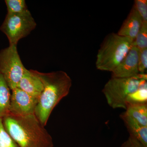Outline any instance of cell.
<instances>
[{"mask_svg":"<svg viewBox=\"0 0 147 147\" xmlns=\"http://www.w3.org/2000/svg\"><path fill=\"white\" fill-rule=\"evenodd\" d=\"M36 26L34 18L28 9L22 13H7L0 30L7 37L9 45L17 46L19 40L28 36Z\"/></svg>","mask_w":147,"mask_h":147,"instance_id":"5","label":"cell"},{"mask_svg":"<svg viewBox=\"0 0 147 147\" xmlns=\"http://www.w3.org/2000/svg\"><path fill=\"white\" fill-rule=\"evenodd\" d=\"M134 6L142 18L143 23L147 24V0H135Z\"/></svg>","mask_w":147,"mask_h":147,"instance_id":"18","label":"cell"},{"mask_svg":"<svg viewBox=\"0 0 147 147\" xmlns=\"http://www.w3.org/2000/svg\"><path fill=\"white\" fill-rule=\"evenodd\" d=\"M9 114L26 116L34 114L38 99L16 88L11 90Z\"/></svg>","mask_w":147,"mask_h":147,"instance_id":"7","label":"cell"},{"mask_svg":"<svg viewBox=\"0 0 147 147\" xmlns=\"http://www.w3.org/2000/svg\"><path fill=\"white\" fill-rule=\"evenodd\" d=\"M140 50L133 46L126 57L115 70L112 72V77L117 78H132L139 74L138 60Z\"/></svg>","mask_w":147,"mask_h":147,"instance_id":"8","label":"cell"},{"mask_svg":"<svg viewBox=\"0 0 147 147\" xmlns=\"http://www.w3.org/2000/svg\"><path fill=\"white\" fill-rule=\"evenodd\" d=\"M17 88L38 99L43 89V85L39 78L26 68Z\"/></svg>","mask_w":147,"mask_h":147,"instance_id":"9","label":"cell"},{"mask_svg":"<svg viewBox=\"0 0 147 147\" xmlns=\"http://www.w3.org/2000/svg\"><path fill=\"white\" fill-rule=\"evenodd\" d=\"M142 18L133 5L117 34L134 40L142 26Z\"/></svg>","mask_w":147,"mask_h":147,"instance_id":"10","label":"cell"},{"mask_svg":"<svg viewBox=\"0 0 147 147\" xmlns=\"http://www.w3.org/2000/svg\"><path fill=\"white\" fill-rule=\"evenodd\" d=\"M134 40L112 33L104 38L98 50L96 66L101 71L113 72L133 46Z\"/></svg>","mask_w":147,"mask_h":147,"instance_id":"3","label":"cell"},{"mask_svg":"<svg viewBox=\"0 0 147 147\" xmlns=\"http://www.w3.org/2000/svg\"><path fill=\"white\" fill-rule=\"evenodd\" d=\"M6 131L19 147H53V139L35 114L2 118Z\"/></svg>","mask_w":147,"mask_h":147,"instance_id":"1","label":"cell"},{"mask_svg":"<svg viewBox=\"0 0 147 147\" xmlns=\"http://www.w3.org/2000/svg\"><path fill=\"white\" fill-rule=\"evenodd\" d=\"M7 13L17 14L28 10V7L25 0H5Z\"/></svg>","mask_w":147,"mask_h":147,"instance_id":"15","label":"cell"},{"mask_svg":"<svg viewBox=\"0 0 147 147\" xmlns=\"http://www.w3.org/2000/svg\"><path fill=\"white\" fill-rule=\"evenodd\" d=\"M124 113L142 126H147V102L127 103Z\"/></svg>","mask_w":147,"mask_h":147,"instance_id":"12","label":"cell"},{"mask_svg":"<svg viewBox=\"0 0 147 147\" xmlns=\"http://www.w3.org/2000/svg\"><path fill=\"white\" fill-rule=\"evenodd\" d=\"M30 70L39 78L43 85V90L38 99L34 114L45 126L53 109L69 93L72 81L66 72L61 70L49 73Z\"/></svg>","mask_w":147,"mask_h":147,"instance_id":"2","label":"cell"},{"mask_svg":"<svg viewBox=\"0 0 147 147\" xmlns=\"http://www.w3.org/2000/svg\"><path fill=\"white\" fill-rule=\"evenodd\" d=\"M147 69V48L140 50L139 60L138 69L139 74L146 73Z\"/></svg>","mask_w":147,"mask_h":147,"instance_id":"19","label":"cell"},{"mask_svg":"<svg viewBox=\"0 0 147 147\" xmlns=\"http://www.w3.org/2000/svg\"><path fill=\"white\" fill-rule=\"evenodd\" d=\"M0 147H19L6 131L0 118Z\"/></svg>","mask_w":147,"mask_h":147,"instance_id":"17","label":"cell"},{"mask_svg":"<svg viewBox=\"0 0 147 147\" xmlns=\"http://www.w3.org/2000/svg\"><path fill=\"white\" fill-rule=\"evenodd\" d=\"M26 69L18 54L17 46L9 45L0 51V73L10 90L17 88Z\"/></svg>","mask_w":147,"mask_h":147,"instance_id":"6","label":"cell"},{"mask_svg":"<svg viewBox=\"0 0 147 147\" xmlns=\"http://www.w3.org/2000/svg\"><path fill=\"white\" fill-rule=\"evenodd\" d=\"M147 73L139 74L132 78L112 77L105 84L102 92L110 107L125 110L129 95L147 84Z\"/></svg>","mask_w":147,"mask_h":147,"instance_id":"4","label":"cell"},{"mask_svg":"<svg viewBox=\"0 0 147 147\" xmlns=\"http://www.w3.org/2000/svg\"><path fill=\"white\" fill-rule=\"evenodd\" d=\"M5 79L0 73V118L9 114V106L11 94Z\"/></svg>","mask_w":147,"mask_h":147,"instance_id":"13","label":"cell"},{"mask_svg":"<svg viewBox=\"0 0 147 147\" xmlns=\"http://www.w3.org/2000/svg\"><path fill=\"white\" fill-rule=\"evenodd\" d=\"M121 147H145L134 137L129 135L127 140L124 142Z\"/></svg>","mask_w":147,"mask_h":147,"instance_id":"20","label":"cell"},{"mask_svg":"<svg viewBox=\"0 0 147 147\" xmlns=\"http://www.w3.org/2000/svg\"><path fill=\"white\" fill-rule=\"evenodd\" d=\"M120 117L125 124L129 135L134 137L145 147H147V126H142L124 113Z\"/></svg>","mask_w":147,"mask_h":147,"instance_id":"11","label":"cell"},{"mask_svg":"<svg viewBox=\"0 0 147 147\" xmlns=\"http://www.w3.org/2000/svg\"><path fill=\"white\" fill-rule=\"evenodd\" d=\"M146 102H147V84L140 87L137 90L129 95L127 98V104Z\"/></svg>","mask_w":147,"mask_h":147,"instance_id":"14","label":"cell"},{"mask_svg":"<svg viewBox=\"0 0 147 147\" xmlns=\"http://www.w3.org/2000/svg\"><path fill=\"white\" fill-rule=\"evenodd\" d=\"M133 46L137 47L140 50L147 48V24L142 23L133 41Z\"/></svg>","mask_w":147,"mask_h":147,"instance_id":"16","label":"cell"}]
</instances>
